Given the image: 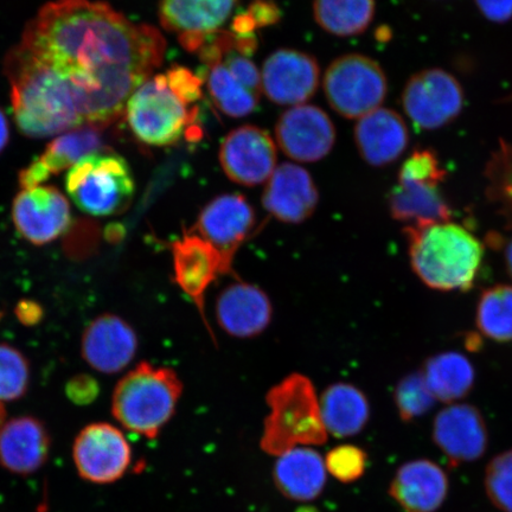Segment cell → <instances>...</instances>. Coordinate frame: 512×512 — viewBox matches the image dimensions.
Segmentation results:
<instances>
[{"instance_id": "11", "label": "cell", "mask_w": 512, "mask_h": 512, "mask_svg": "<svg viewBox=\"0 0 512 512\" xmlns=\"http://www.w3.org/2000/svg\"><path fill=\"white\" fill-rule=\"evenodd\" d=\"M255 228V211L246 198L240 194H224L203 208L190 232L214 246L232 268L236 252Z\"/></svg>"}, {"instance_id": "10", "label": "cell", "mask_w": 512, "mask_h": 512, "mask_svg": "<svg viewBox=\"0 0 512 512\" xmlns=\"http://www.w3.org/2000/svg\"><path fill=\"white\" fill-rule=\"evenodd\" d=\"M432 439L453 467L476 462L489 447L488 425L469 403H452L435 416Z\"/></svg>"}, {"instance_id": "5", "label": "cell", "mask_w": 512, "mask_h": 512, "mask_svg": "<svg viewBox=\"0 0 512 512\" xmlns=\"http://www.w3.org/2000/svg\"><path fill=\"white\" fill-rule=\"evenodd\" d=\"M197 107L184 101L169 85L165 74L156 75L136 89L128 99L125 117L128 127L140 142L157 147L174 145L184 134L194 132Z\"/></svg>"}, {"instance_id": "1", "label": "cell", "mask_w": 512, "mask_h": 512, "mask_svg": "<svg viewBox=\"0 0 512 512\" xmlns=\"http://www.w3.org/2000/svg\"><path fill=\"white\" fill-rule=\"evenodd\" d=\"M164 37L104 2L54 0L5 57L16 124L42 139L118 121L162 64Z\"/></svg>"}, {"instance_id": "4", "label": "cell", "mask_w": 512, "mask_h": 512, "mask_svg": "<svg viewBox=\"0 0 512 512\" xmlns=\"http://www.w3.org/2000/svg\"><path fill=\"white\" fill-rule=\"evenodd\" d=\"M182 392L174 370L140 363L115 387L112 413L126 430L153 439L174 416Z\"/></svg>"}, {"instance_id": "21", "label": "cell", "mask_w": 512, "mask_h": 512, "mask_svg": "<svg viewBox=\"0 0 512 512\" xmlns=\"http://www.w3.org/2000/svg\"><path fill=\"white\" fill-rule=\"evenodd\" d=\"M273 307L270 298L260 287L235 283L224 288L216 303V317L227 334L251 338L270 325Z\"/></svg>"}, {"instance_id": "18", "label": "cell", "mask_w": 512, "mask_h": 512, "mask_svg": "<svg viewBox=\"0 0 512 512\" xmlns=\"http://www.w3.org/2000/svg\"><path fill=\"white\" fill-rule=\"evenodd\" d=\"M319 202L315 181L302 166L285 163L274 170L262 195V204L275 219L302 223L309 219Z\"/></svg>"}, {"instance_id": "24", "label": "cell", "mask_w": 512, "mask_h": 512, "mask_svg": "<svg viewBox=\"0 0 512 512\" xmlns=\"http://www.w3.org/2000/svg\"><path fill=\"white\" fill-rule=\"evenodd\" d=\"M355 142L363 160L382 168L403 155L409 144V132L400 114L380 107L358 120Z\"/></svg>"}, {"instance_id": "36", "label": "cell", "mask_w": 512, "mask_h": 512, "mask_svg": "<svg viewBox=\"0 0 512 512\" xmlns=\"http://www.w3.org/2000/svg\"><path fill=\"white\" fill-rule=\"evenodd\" d=\"M326 471L339 482L350 484L360 479L368 467V454L354 445L337 446L326 454Z\"/></svg>"}, {"instance_id": "37", "label": "cell", "mask_w": 512, "mask_h": 512, "mask_svg": "<svg viewBox=\"0 0 512 512\" xmlns=\"http://www.w3.org/2000/svg\"><path fill=\"white\" fill-rule=\"evenodd\" d=\"M445 178L446 170L441 166L437 153L428 149L415 150L402 164L399 172V181L440 185Z\"/></svg>"}, {"instance_id": "35", "label": "cell", "mask_w": 512, "mask_h": 512, "mask_svg": "<svg viewBox=\"0 0 512 512\" xmlns=\"http://www.w3.org/2000/svg\"><path fill=\"white\" fill-rule=\"evenodd\" d=\"M28 383L27 358L10 345L0 344V402L22 398Z\"/></svg>"}, {"instance_id": "26", "label": "cell", "mask_w": 512, "mask_h": 512, "mask_svg": "<svg viewBox=\"0 0 512 512\" xmlns=\"http://www.w3.org/2000/svg\"><path fill=\"white\" fill-rule=\"evenodd\" d=\"M389 211L395 221L405 227L447 222L452 209L440 191V185L415 181H399L389 194Z\"/></svg>"}, {"instance_id": "39", "label": "cell", "mask_w": 512, "mask_h": 512, "mask_svg": "<svg viewBox=\"0 0 512 512\" xmlns=\"http://www.w3.org/2000/svg\"><path fill=\"white\" fill-rule=\"evenodd\" d=\"M169 85L189 105L202 98V80L200 76L192 74L184 67H172L165 73Z\"/></svg>"}, {"instance_id": "19", "label": "cell", "mask_w": 512, "mask_h": 512, "mask_svg": "<svg viewBox=\"0 0 512 512\" xmlns=\"http://www.w3.org/2000/svg\"><path fill=\"white\" fill-rule=\"evenodd\" d=\"M450 479L430 459H414L401 465L390 482L389 495L405 512H435L443 507Z\"/></svg>"}, {"instance_id": "30", "label": "cell", "mask_w": 512, "mask_h": 512, "mask_svg": "<svg viewBox=\"0 0 512 512\" xmlns=\"http://www.w3.org/2000/svg\"><path fill=\"white\" fill-rule=\"evenodd\" d=\"M480 334L498 343L512 342V286L498 284L480 294L476 309Z\"/></svg>"}, {"instance_id": "15", "label": "cell", "mask_w": 512, "mask_h": 512, "mask_svg": "<svg viewBox=\"0 0 512 512\" xmlns=\"http://www.w3.org/2000/svg\"><path fill=\"white\" fill-rule=\"evenodd\" d=\"M320 79L315 57L293 49H279L261 70L262 93L274 104L299 106L316 94Z\"/></svg>"}, {"instance_id": "45", "label": "cell", "mask_w": 512, "mask_h": 512, "mask_svg": "<svg viewBox=\"0 0 512 512\" xmlns=\"http://www.w3.org/2000/svg\"><path fill=\"white\" fill-rule=\"evenodd\" d=\"M3 422H4V409L2 408V406H0V427H2Z\"/></svg>"}, {"instance_id": "31", "label": "cell", "mask_w": 512, "mask_h": 512, "mask_svg": "<svg viewBox=\"0 0 512 512\" xmlns=\"http://www.w3.org/2000/svg\"><path fill=\"white\" fill-rule=\"evenodd\" d=\"M206 67L208 69L207 86L211 100L222 113L229 117L242 118L256 110L260 96L243 87L222 61L209 64Z\"/></svg>"}, {"instance_id": "41", "label": "cell", "mask_w": 512, "mask_h": 512, "mask_svg": "<svg viewBox=\"0 0 512 512\" xmlns=\"http://www.w3.org/2000/svg\"><path fill=\"white\" fill-rule=\"evenodd\" d=\"M476 6L488 21L507 23L512 19V0H475Z\"/></svg>"}, {"instance_id": "42", "label": "cell", "mask_w": 512, "mask_h": 512, "mask_svg": "<svg viewBox=\"0 0 512 512\" xmlns=\"http://www.w3.org/2000/svg\"><path fill=\"white\" fill-rule=\"evenodd\" d=\"M96 393H98L96 383L85 376L79 377V379L70 383L68 387L69 398L76 403H80V405H86V403L93 401Z\"/></svg>"}, {"instance_id": "22", "label": "cell", "mask_w": 512, "mask_h": 512, "mask_svg": "<svg viewBox=\"0 0 512 512\" xmlns=\"http://www.w3.org/2000/svg\"><path fill=\"white\" fill-rule=\"evenodd\" d=\"M46 426L32 416L12 419L0 427V465L14 475L29 476L49 458Z\"/></svg>"}, {"instance_id": "13", "label": "cell", "mask_w": 512, "mask_h": 512, "mask_svg": "<svg viewBox=\"0 0 512 512\" xmlns=\"http://www.w3.org/2000/svg\"><path fill=\"white\" fill-rule=\"evenodd\" d=\"M275 137L287 157L297 162L316 163L334 147L336 128L322 108L299 105L281 115Z\"/></svg>"}, {"instance_id": "27", "label": "cell", "mask_w": 512, "mask_h": 512, "mask_svg": "<svg viewBox=\"0 0 512 512\" xmlns=\"http://www.w3.org/2000/svg\"><path fill=\"white\" fill-rule=\"evenodd\" d=\"M319 403L325 430L336 438L354 437L369 422L368 398L354 384H332L325 390Z\"/></svg>"}, {"instance_id": "17", "label": "cell", "mask_w": 512, "mask_h": 512, "mask_svg": "<svg viewBox=\"0 0 512 512\" xmlns=\"http://www.w3.org/2000/svg\"><path fill=\"white\" fill-rule=\"evenodd\" d=\"M240 0H162L160 23L176 32L179 42L190 51H198L207 38L219 31Z\"/></svg>"}, {"instance_id": "20", "label": "cell", "mask_w": 512, "mask_h": 512, "mask_svg": "<svg viewBox=\"0 0 512 512\" xmlns=\"http://www.w3.org/2000/svg\"><path fill=\"white\" fill-rule=\"evenodd\" d=\"M138 349L136 332L125 320L104 315L88 326L82 337V355L89 366L113 374L131 363Z\"/></svg>"}, {"instance_id": "3", "label": "cell", "mask_w": 512, "mask_h": 512, "mask_svg": "<svg viewBox=\"0 0 512 512\" xmlns=\"http://www.w3.org/2000/svg\"><path fill=\"white\" fill-rule=\"evenodd\" d=\"M266 402L271 412L260 443L266 453L279 457L296 447L328 441L315 387L306 376H287L268 392Z\"/></svg>"}, {"instance_id": "12", "label": "cell", "mask_w": 512, "mask_h": 512, "mask_svg": "<svg viewBox=\"0 0 512 512\" xmlns=\"http://www.w3.org/2000/svg\"><path fill=\"white\" fill-rule=\"evenodd\" d=\"M220 163L230 181L255 187L273 175L277 165V147L270 134L262 128L241 126L223 139Z\"/></svg>"}, {"instance_id": "33", "label": "cell", "mask_w": 512, "mask_h": 512, "mask_svg": "<svg viewBox=\"0 0 512 512\" xmlns=\"http://www.w3.org/2000/svg\"><path fill=\"white\" fill-rule=\"evenodd\" d=\"M394 402L400 419L411 424L430 412L437 400L420 369L403 376L396 384Z\"/></svg>"}, {"instance_id": "32", "label": "cell", "mask_w": 512, "mask_h": 512, "mask_svg": "<svg viewBox=\"0 0 512 512\" xmlns=\"http://www.w3.org/2000/svg\"><path fill=\"white\" fill-rule=\"evenodd\" d=\"M485 196L512 230V144L501 140L485 165Z\"/></svg>"}, {"instance_id": "23", "label": "cell", "mask_w": 512, "mask_h": 512, "mask_svg": "<svg viewBox=\"0 0 512 512\" xmlns=\"http://www.w3.org/2000/svg\"><path fill=\"white\" fill-rule=\"evenodd\" d=\"M99 128L83 127L60 134L47 145L40 157L19 172V185L23 189L40 187L61 172L70 170L83 157L104 147Z\"/></svg>"}, {"instance_id": "6", "label": "cell", "mask_w": 512, "mask_h": 512, "mask_svg": "<svg viewBox=\"0 0 512 512\" xmlns=\"http://www.w3.org/2000/svg\"><path fill=\"white\" fill-rule=\"evenodd\" d=\"M66 188L82 211L102 217L123 213L130 207L136 184L126 159L104 146L68 171Z\"/></svg>"}, {"instance_id": "38", "label": "cell", "mask_w": 512, "mask_h": 512, "mask_svg": "<svg viewBox=\"0 0 512 512\" xmlns=\"http://www.w3.org/2000/svg\"><path fill=\"white\" fill-rule=\"evenodd\" d=\"M222 63L243 87L255 95L262 94L261 73L247 56L241 55L235 49L227 51L222 57Z\"/></svg>"}, {"instance_id": "28", "label": "cell", "mask_w": 512, "mask_h": 512, "mask_svg": "<svg viewBox=\"0 0 512 512\" xmlns=\"http://www.w3.org/2000/svg\"><path fill=\"white\" fill-rule=\"evenodd\" d=\"M421 370L435 400L447 405L465 399L475 387V367L460 352H440L428 358Z\"/></svg>"}, {"instance_id": "9", "label": "cell", "mask_w": 512, "mask_h": 512, "mask_svg": "<svg viewBox=\"0 0 512 512\" xmlns=\"http://www.w3.org/2000/svg\"><path fill=\"white\" fill-rule=\"evenodd\" d=\"M73 459L82 479L111 484L123 478L131 465V446L123 432L107 422L83 428L73 446Z\"/></svg>"}, {"instance_id": "14", "label": "cell", "mask_w": 512, "mask_h": 512, "mask_svg": "<svg viewBox=\"0 0 512 512\" xmlns=\"http://www.w3.org/2000/svg\"><path fill=\"white\" fill-rule=\"evenodd\" d=\"M12 220L25 240L42 246L66 232L72 221V211L59 189L40 185L19 192L12 204Z\"/></svg>"}, {"instance_id": "7", "label": "cell", "mask_w": 512, "mask_h": 512, "mask_svg": "<svg viewBox=\"0 0 512 512\" xmlns=\"http://www.w3.org/2000/svg\"><path fill=\"white\" fill-rule=\"evenodd\" d=\"M324 92L332 110L348 119H361L386 100V73L375 60L360 54L339 57L324 76Z\"/></svg>"}, {"instance_id": "34", "label": "cell", "mask_w": 512, "mask_h": 512, "mask_svg": "<svg viewBox=\"0 0 512 512\" xmlns=\"http://www.w3.org/2000/svg\"><path fill=\"white\" fill-rule=\"evenodd\" d=\"M484 489L495 508L512 512V450L490 460L485 469Z\"/></svg>"}, {"instance_id": "2", "label": "cell", "mask_w": 512, "mask_h": 512, "mask_svg": "<svg viewBox=\"0 0 512 512\" xmlns=\"http://www.w3.org/2000/svg\"><path fill=\"white\" fill-rule=\"evenodd\" d=\"M412 270L435 291L471 290L484 259V245L451 221L403 229Z\"/></svg>"}, {"instance_id": "16", "label": "cell", "mask_w": 512, "mask_h": 512, "mask_svg": "<svg viewBox=\"0 0 512 512\" xmlns=\"http://www.w3.org/2000/svg\"><path fill=\"white\" fill-rule=\"evenodd\" d=\"M174 278L204 319V296L220 275L232 272L214 246L195 233H185L171 246Z\"/></svg>"}, {"instance_id": "44", "label": "cell", "mask_w": 512, "mask_h": 512, "mask_svg": "<svg viewBox=\"0 0 512 512\" xmlns=\"http://www.w3.org/2000/svg\"><path fill=\"white\" fill-rule=\"evenodd\" d=\"M10 140V126L9 120L6 118L2 108H0V153L5 150Z\"/></svg>"}, {"instance_id": "25", "label": "cell", "mask_w": 512, "mask_h": 512, "mask_svg": "<svg viewBox=\"0 0 512 512\" xmlns=\"http://www.w3.org/2000/svg\"><path fill=\"white\" fill-rule=\"evenodd\" d=\"M325 462L310 447H296L281 454L274 467V482L288 499L309 502L317 498L326 483Z\"/></svg>"}, {"instance_id": "40", "label": "cell", "mask_w": 512, "mask_h": 512, "mask_svg": "<svg viewBox=\"0 0 512 512\" xmlns=\"http://www.w3.org/2000/svg\"><path fill=\"white\" fill-rule=\"evenodd\" d=\"M246 12L256 29L277 23L280 19V11L273 0H255Z\"/></svg>"}, {"instance_id": "8", "label": "cell", "mask_w": 512, "mask_h": 512, "mask_svg": "<svg viewBox=\"0 0 512 512\" xmlns=\"http://www.w3.org/2000/svg\"><path fill=\"white\" fill-rule=\"evenodd\" d=\"M464 99L463 87L452 74L431 68L408 80L402 93V107L416 127L434 131L459 117Z\"/></svg>"}, {"instance_id": "43", "label": "cell", "mask_w": 512, "mask_h": 512, "mask_svg": "<svg viewBox=\"0 0 512 512\" xmlns=\"http://www.w3.org/2000/svg\"><path fill=\"white\" fill-rule=\"evenodd\" d=\"M488 240L491 241L492 246L502 247L505 270H507L512 280V234L507 236V238H503V236L494 233Z\"/></svg>"}, {"instance_id": "29", "label": "cell", "mask_w": 512, "mask_h": 512, "mask_svg": "<svg viewBox=\"0 0 512 512\" xmlns=\"http://www.w3.org/2000/svg\"><path fill=\"white\" fill-rule=\"evenodd\" d=\"M375 0H315L313 14L319 27L338 37L362 34L373 22Z\"/></svg>"}]
</instances>
